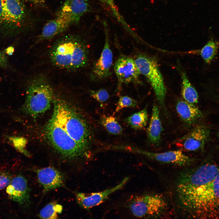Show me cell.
I'll return each instance as SVG.
<instances>
[{"instance_id": "11", "label": "cell", "mask_w": 219, "mask_h": 219, "mask_svg": "<svg viewBox=\"0 0 219 219\" xmlns=\"http://www.w3.org/2000/svg\"><path fill=\"white\" fill-rule=\"evenodd\" d=\"M105 40L103 50L98 60L94 63L90 73V78L94 81L106 78L111 75L113 55L111 49L107 30L105 28Z\"/></svg>"}, {"instance_id": "2", "label": "cell", "mask_w": 219, "mask_h": 219, "mask_svg": "<svg viewBox=\"0 0 219 219\" xmlns=\"http://www.w3.org/2000/svg\"><path fill=\"white\" fill-rule=\"evenodd\" d=\"M52 63L58 68L75 70L86 66L89 62L88 48L80 37L72 35L62 37L50 51Z\"/></svg>"}, {"instance_id": "20", "label": "cell", "mask_w": 219, "mask_h": 219, "mask_svg": "<svg viewBox=\"0 0 219 219\" xmlns=\"http://www.w3.org/2000/svg\"><path fill=\"white\" fill-rule=\"evenodd\" d=\"M158 106L154 104L147 131L148 141L151 144L156 146H158L160 144L162 130Z\"/></svg>"}, {"instance_id": "5", "label": "cell", "mask_w": 219, "mask_h": 219, "mask_svg": "<svg viewBox=\"0 0 219 219\" xmlns=\"http://www.w3.org/2000/svg\"><path fill=\"white\" fill-rule=\"evenodd\" d=\"M46 139L53 148L66 158H90L89 151L71 138L52 115L45 127Z\"/></svg>"}, {"instance_id": "17", "label": "cell", "mask_w": 219, "mask_h": 219, "mask_svg": "<svg viewBox=\"0 0 219 219\" xmlns=\"http://www.w3.org/2000/svg\"><path fill=\"white\" fill-rule=\"evenodd\" d=\"M176 110L181 120L188 125H191L203 117L202 112L195 105L179 99L176 105Z\"/></svg>"}, {"instance_id": "28", "label": "cell", "mask_w": 219, "mask_h": 219, "mask_svg": "<svg viewBox=\"0 0 219 219\" xmlns=\"http://www.w3.org/2000/svg\"><path fill=\"white\" fill-rule=\"evenodd\" d=\"M89 92L91 96L99 103H104L109 98V94L108 92L104 89L96 90H91Z\"/></svg>"}, {"instance_id": "7", "label": "cell", "mask_w": 219, "mask_h": 219, "mask_svg": "<svg viewBox=\"0 0 219 219\" xmlns=\"http://www.w3.org/2000/svg\"><path fill=\"white\" fill-rule=\"evenodd\" d=\"M219 173V168L212 162L203 163L198 167L181 173L178 178L177 194L186 193L206 185Z\"/></svg>"}, {"instance_id": "6", "label": "cell", "mask_w": 219, "mask_h": 219, "mask_svg": "<svg viewBox=\"0 0 219 219\" xmlns=\"http://www.w3.org/2000/svg\"><path fill=\"white\" fill-rule=\"evenodd\" d=\"M54 97L52 88L46 78L42 76L36 78L27 88L24 111L32 116H39L50 109Z\"/></svg>"}, {"instance_id": "12", "label": "cell", "mask_w": 219, "mask_h": 219, "mask_svg": "<svg viewBox=\"0 0 219 219\" xmlns=\"http://www.w3.org/2000/svg\"><path fill=\"white\" fill-rule=\"evenodd\" d=\"M131 151L163 163L185 166L189 165L193 161L192 158L183 153L180 150L156 153L133 148H131Z\"/></svg>"}, {"instance_id": "27", "label": "cell", "mask_w": 219, "mask_h": 219, "mask_svg": "<svg viewBox=\"0 0 219 219\" xmlns=\"http://www.w3.org/2000/svg\"><path fill=\"white\" fill-rule=\"evenodd\" d=\"M100 0L109 9L114 17L124 26V28L127 31H128L130 29L129 26L126 23L124 19L118 11L114 0Z\"/></svg>"}, {"instance_id": "24", "label": "cell", "mask_w": 219, "mask_h": 219, "mask_svg": "<svg viewBox=\"0 0 219 219\" xmlns=\"http://www.w3.org/2000/svg\"><path fill=\"white\" fill-rule=\"evenodd\" d=\"M218 49L217 44L211 40L200 50H197L199 54L207 63H210L216 55Z\"/></svg>"}, {"instance_id": "21", "label": "cell", "mask_w": 219, "mask_h": 219, "mask_svg": "<svg viewBox=\"0 0 219 219\" xmlns=\"http://www.w3.org/2000/svg\"><path fill=\"white\" fill-rule=\"evenodd\" d=\"M180 71L182 80V96L185 101L195 105L198 102V93L195 88L189 82L185 72Z\"/></svg>"}, {"instance_id": "4", "label": "cell", "mask_w": 219, "mask_h": 219, "mask_svg": "<svg viewBox=\"0 0 219 219\" xmlns=\"http://www.w3.org/2000/svg\"><path fill=\"white\" fill-rule=\"evenodd\" d=\"M121 205V209L128 216L138 218H163L169 210L165 198L156 194L132 195Z\"/></svg>"}, {"instance_id": "30", "label": "cell", "mask_w": 219, "mask_h": 219, "mask_svg": "<svg viewBox=\"0 0 219 219\" xmlns=\"http://www.w3.org/2000/svg\"><path fill=\"white\" fill-rule=\"evenodd\" d=\"M11 179L9 173L5 171L0 172V190L6 187Z\"/></svg>"}, {"instance_id": "36", "label": "cell", "mask_w": 219, "mask_h": 219, "mask_svg": "<svg viewBox=\"0 0 219 219\" xmlns=\"http://www.w3.org/2000/svg\"><path fill=\"white\" fill-rule=\"evenodd\" d=\"M217 103L218 104V105H219V98L217 99Z\"/></svg>"}, {"instance_id": "10", "label": "cell", "mask_w": 219, "mask_h": 219, "mask_svg": "<svg viewBox=\"0 0 219 219\" xmlns=\"http://www.w3.org/2000/svg\"><path fill=\"white\" fill-rule=\"evenodd\" d=\"M114 69L119 87L123 84L139 83L140 73L132 58L121 55L116 61Z\"/></svg>"}, {"instance_id": "9", "label": "cell", "mask_w": 219, "mask_h": 219, "mask_svg": "<svg viewBox=\"0 0 219 219\" xmlns=\"http://www.w3.org/2000/svg\"><path fill=\"white\" fill-rule=\"evenodd\" d=\"M210 132L208 126L198 124L184 136L176 140L174 143L182 151H203L209 138Z\"/></svg>"}, {"instance_id": "25", "label": "cell", "mask_w": 219, "mask_h": 219, "mask_svg": "<svg viewBox=\"0 0 219 219\" xmlns=\"http://www.w3.org/2000/svg\"><path fill=\"white\" fill-rule=\"evenodd\" d=\"M62 206L55 202L49 203L40 211L39 217L43 219L58 218V214L62 210Z\"/></svg>"}, {"instance_id": "35", "label": "cell", "mask_w": 219, "mask_h": 219, "mask_svg": "<svg viewBox=\"0 0 219 219\" xmlns=\"http://www.w3.org/2000/svg\"><path fill=\"white\" fill-rule=\"evenodd\" d=\"M217 136L219 141V130L217 132Z\"/></svg>"}, {"instance_id": "15", "label": "cell", "mask_w": 219, "mask_h": 219, "mask_svg": "<svg viewBox=\"0 0 219 219\" xmlns=\"http://www.w3.org/2000/svg\"><path fill=\"white\" fill-rule=\"evenodd\" d=\"M9 198L21 205H26L29 202V189L26 179L18 175L11 179L6 187Z\"/></svg>"}, {"instance_id": "22", "label": "cell", "mask_w": 219, "mask_h": 219, "mask_svg": "<svg viewBox=\"0 0 219 219\" xmlns=\"http://www.w3.org/2000/svg\"><path fill=\"white\" fill-rule=\"evenodd\" d=\"M148 114L147 107L142 110L131 115L125 120L127 124L132 128L141 130L147 125Z\"/></svg>"}, {"instance_id": "14", "label": "cell", "mask_w": 219, "mask_h": 219, "mask_svg": "<svg viewBox=\"0 0 219 219\" xmlns=\"http://www.w3.org/2000/svg\"><path fill=\"white\" fill-rule=\"evenodd\" d=\"M87 0H66L57 16L64 17L73 24L90 10Z\"/></svg>"}, {"instance_id": "33", "label": "cell", "mask_w": 219, "mask_h": 219, "mask_svg": "<svg viewBox=\"0 0 219 219\" xmlns=\"http://www.w3.org/2000/svg\"><path fill=\"white\" fill-rule=\"evenodd\" d=\"M27 1L36 5L42 4L43 2V0H27Z\"/></svg>"}, {"instance_id": "31", "label": "cell", "mask_w": 219, "mask_h": 219, "mask_svg": "<svg viewBox=\"0 0 219 219\" xmlns=\"http://www.w3.org/2000/svg\"><path fill=\"white\" fill-rule=\"evenodd\" d=\"M7 56L3 52L0 51V67H5L7 66Z\"/></svg>"}, {"instance_id": "26", "label": "cell", "mask_w": 219, "mask_h": 219, "mask_svg": "<svg viewBox=\"0 0 219 219\" xmlns=\"http://www.w3.org/2000/svg\"><path fill=\"white\" fill-rule=\"evenodd\" d=\"M138 102L133 98L126 95L119 97L115 111L112 115L114 116L121 109L125 108H134L138 105Z\"/></svg>"}, {"instance_id": "34", "label": "cell", "mask_w": 219, "mask_h": 219, "mask_svg": "<svg viewBox=\"0 0 219 219\" xmlns=\"http://www.w3.org/2000/svg\"><path fill=\"white\" fill-rule=\"evenodd\" d=\"M14 51V48L12 47H10L8 48L6 50L5 52L9 55L12 54Z\"/></svg>"}, {"instance_id": "3", "label": "cell", "mask_w": 219, "mask_h": 219, "mask_svg": "<svg viewBox=\"0 0 219 219\" xmlns=\"http://www.w3.org/2000/svg\"><path fill=\"white\" fill-rule=\"evenodd\" d=\"M53 116L70 137L90 152L92 134L86 120L64 99L54 96Z\"/></svg>"}, {"instance_id": "1", "label": "cell", "mask_w": 219, "mask_h": 219, "mask_svg": "<svg viewBox=\"0 0 219 219\" xmlns=\"http://www.w3.org/2000/svg\"><path fill=\"white\" fill-rule=\"evenodd\" d=\"M177 197L181 210L187 216L199 218L217 217L219 214V173L209 183Z\"/></svg>"}, {"instance_id": "32", "label": "cell", "mask_w": 219, "mask_h": 219, "mask_svg": "<svg viewBox=\"0 0 219 219\" xmlns=\"http://www.w3.org/2000/svg\"><path fill=\"white\" fill-rule=\"evenodd\" d=\"M0 21H6L2 3V0H0Z\"/></svg>"}, {"instance_id": "16", "label": "cell", "mask_w": 219, "mask_h": 219, "mask_svg": "<svg viewBox=\"0 0 219 219\" xmlns=\"http://www.w3.org/2000/svg\"><path fill=\"white\" fill-rule=\"evenodd\" d=\"M37 174L38 180L45 192L63 185L62 174L54 168L49 167L39 169L37 171Z\"/></svg>"}, {"instance_id": "23", "label": "cell", "mask_w": 219, "mask_h": 219, "mask_svg": "<svg viewBox=\"0 0 219 219\" xmlns=\"http://www.w3.org/2000/svg\"><path fill=\"white\" fill-rule=\"evenodd\" d=\"M113 116L104 115L100 119V123L109 134L115 135H121L123 130Z\"/></svg>"}, {"instance_id": "18", "label": "cell", "mask_w": 219, "mask_h": 219, "mask_svg": "<svg viewBox=\"0 0 219 219\" xmlns=\"http://www.w3.org/2000/svg\"><path fill=\"white\" fill-rule=\"evenodd\" d=\"M71 25L68 19L57 16L55 18L49 21L44 26L37 41L51 39L65 31Z\"/></svg>"}, {"instance_id": "29", "label": "cell", "mask_w": 219, "mask_h": 219, "mask_svg": "<svg viewBox=\"0 0 219 219\" xmlns=\"http://www.w3.org/2000/svg\"><path fill=\"white\" fill-rule=\"evenodd\" d=\"M13 141L14 146L18 150L27 156H30V153L25 149L26 141L24 138L16 137L13 139Z\"/></svg>"}, {"instance_id": "13", "label": "cell", "mask_w": 219, "mask_h": 219, "mask_svg": "<svg viewBox=\"0 0 219 219\" xmlns=\"http://www.w3.org/2000/svg\"><path fill=\"white\" fill-rule=\"evenodd\" d=\"M129 179V177H126L117 185L102 191L78 193L76 195L77 201L81 207L86 209L98 206L104 202L111 194L122 189Z\"/></svg>"}, {"instance_id": "8", "label": "cell", "mask_w": 219, "mask_h": 219, "mask_svg": "<svg viewBox=\"0 0 219 219\" xmlns=\"http://www.w3.org/2000/svg\"><path fill=\"white\" fill-rule=\"evenodd\" d=\"M134 60L140 73L146 77L152 87L159 105L166 113L165 103L166 89L156 61L141 53L138 54Z\"/></svg>"}, {"instance_id": "19", "label": "cell", "mask_w": 219, "mask_h": 219, "mask_svg": "<svg viewBox=\"0 0 219 219\" xmlns=\"http://www.w3.org/2000/svg\"><path fill=\"white\" fill-rule=\"evenodd\" d=\"M6 22L13 24H19L24 19L25 12L20 0H2Z\"/></svg>"}]
</instances>
